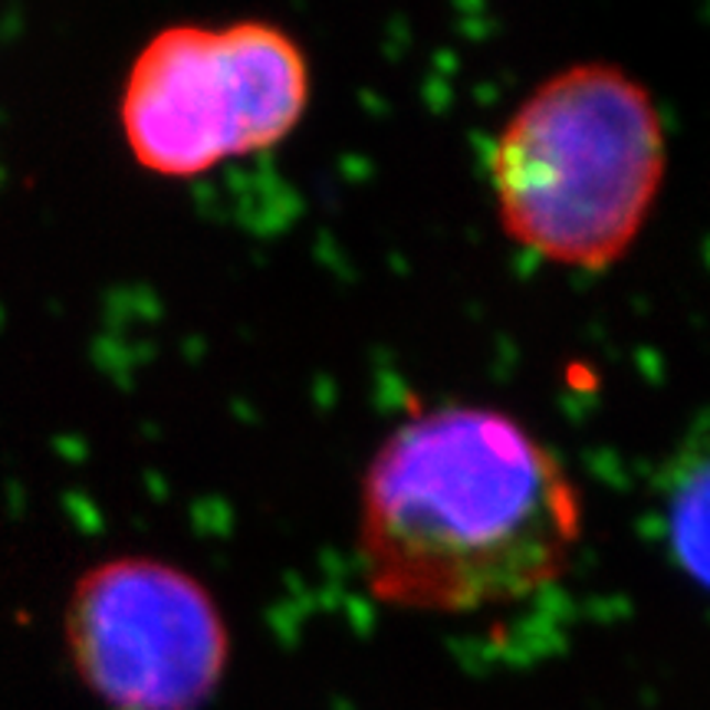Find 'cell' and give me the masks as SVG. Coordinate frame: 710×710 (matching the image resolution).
Wrapping results in <instances>:
<instances>
[{
  "instance_id": "1",
  "label": "cell",
  "mask_w": 710,
  "mask_h": 710,
  "mask_svg": "<svg viewBox=\"0 0 710 710\" xmlns=\"http://www.w3.org/2000/svg\"><path fill=\"white\" fill-rule=\"evenodd\" d=\"M579 536L569 471L497 408L444 405L408 418L362 477L355 549L368 592L391 609L514 605L566 572Z\"/></svg>"
},
{
  "instance_id": "2",
  "label": "cell",
  "mask_w": 710,
  "mask_h": 710,
  "mask_svg": "<svg viewBox=\"0 0 710 710\" xmlns=\"http://www.w3.org/2000/svg\"><path fill=\"white\" fill-rule=\"evenodd\" d=\"M668 169L652 93L615 63L546 76L504 122L491 152L497 217L536 257L605 270L638 240Z\"/></svg>"
},
{
  "instance_id": "3",
  "label": "cell",
  "mask_w": 710,
  "mask_h": 710,
  "mask_svg": "<svg viewBox=\"0 0 710 710\" xmlns=\"http://www.w3.org/2000/svg\"><path fill=\"white\" fill-rule=\"evenodd\" d=\"M306 106V56L277 23H172L132 60L119 122L142 169L194 178L273 149Z\"/></svg>"
},
{
  "instance_id": "4",
  "label": "cell",
  "mask_w": 710,
  "mask_h": 710,
  "mask_svg": "<svg viewBox=\"0 0 710 710\" xmlns=\"http://www.w3.org/2000/svg\"><path fill=\"white\" fill-rule=\"evenodd\" d=\"M66 645L83 685L109 710H201L230 658L214 595L152 556H116L76 579Z\"/></svg>"
},
{
  "instance_id": "5",
  "label": "cell",
  "mask_w": 710,
  "mask_h": 710,
  "mask_svg": "<svg viewBox=\"0 0 710 710\" xmlns=\"http://www.w3.org/2000/svg\"><path fill=\"white\" fill-rule=\"evenodd\" d=\"M665 524L678 566L710 592V431L668 467Z\"/></svg>"
}]
</instances>
